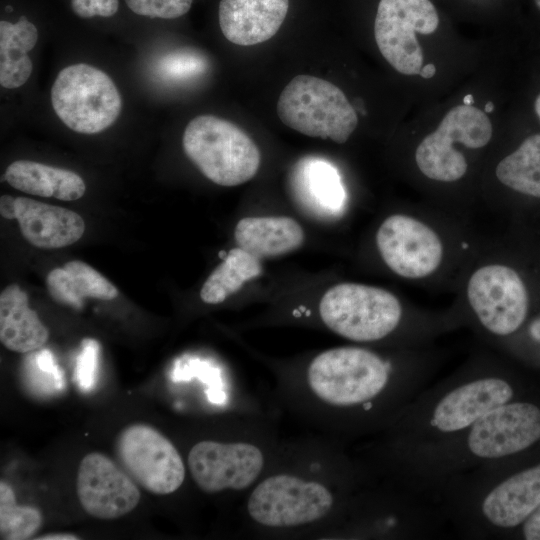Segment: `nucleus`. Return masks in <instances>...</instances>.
Listing matches in <instances>:
<instances>
[{
	"label": "nucleus",
	"instance_id": "c756f323",
	"mask_svg": "<svg viewBox=\"0 0 540 540\" xmlns=\"http://www.w3.org/2000/svg\"><path fill=\"white\" fill-rule=\"evenodd\" d=\"M125 2L137 15L175 19L190 10L193 0H125Z\"/></svg>",
	"mask_w": 540,
	"mask_h": 540
},
{
	"label": "nucleus",
	"instance_id": "2f4dec72",
	"mask_svg": "<svg viewBox=\"0 0 540 540\" xmlns=\"http://www.w3.org/2000/svg\"><path fill=\"white\" fill-rule=\"evenodd\" d=\"M73 12L81 18L111 17L117 13L118 0H71Z\"/></svg>",
	"mask_w": 540,
	"mask_h": 540
},
{
	"label": "nucleus",
	"instance_id": "9b49d317",
	"mask_svg": "<svg viewBox=\"0 0 540 540\" xmlns=\"http://www.w3.org/2000/svg\"><path fill=\"white\" fill-rule=\"evenodd\" d=\"M467 298L481 325L497 336L514 333L525 321L529 300L524 282L511 267L478 268L467 285Z\"/></svg>",
	"mask_w": 540,
	"mask_h": 540
},
{
	"label": "nucleus",
	"instance_id": "bb28decb",
	"mask_svg": "<svg viewBox=\"0 0 540 540\" xmlns=\"http://www.w3.org/2000/svg\"><path fill=\"white\" fill-rule=\"evenodd\" d=\"M41 512L28 505H18L12 487L0 481V538L3 540L30 539L41 527Z\"/></svg>",
	"mask_w": 540,
	"mask_h": 540
},
{
	"label": "nucleus",
	"instance_id": "6e6552de",
	"mask_svg": "<svg viewBox=\"0 0 540 540\" xmlns=\"http://www.w3.org/2000/svg\"><path fill=\"white\" fill-rule=\"evenodd\" d=\"M115 450L124 470L151 493L171 494L185 480L186 468L178 450L152 426H127L119 434Z\"/></svg>",
	"mask_w": 540,
	"mask_h": 540
},
{
	"label": "nucleus",
	"instance_id": "7ed1b4c3",
	"mask_svg": "<svg viewBox=\"0 0 540 540\" xmlns=\"http://www.w3.org/2000/svg\"><path fill=\"white\" fill-rule=\"evenodd\" d=\"M280 120L310 137L345 143L358 124L355 109L341 89L311 75L295 76L277 102Z\"/></svg>",
	"mask_w": 540,
	"mask_h": 540
},
{
	"label": "nucleus",
	"instance_id": "423d86ee",
	"mask_svg": "<svg viewBox=\"0 0 540 540\" xmlns=\"http://www.w3.org/2000/svg\"><path fill=\"white\" fill-rule=\"evenodd\" d=\"M58 118L71 130L96 134L110 127L122 110V99L104 71L78 63L63 68L51 88Z\"/></svg>",
	"mask_w": 540,
	"mask_h": 540
},
{
	"label": "nucleus",
	"instance_id": "f8f14e48",
	"mask_svg": "<svg viewBox=\"0 0 540 540\" xmlns=\"http://www.w3.org/2000/svg\"><path fill=\"white\" fill-rule=\"evenodd\" d=\"M187 461L194 482L209 494L247 489L265 467L262 449L247 441L203 440L190 449Z\"/></svg>",
	"mask_w": 540,
	"mask_h": 540
},
{
	"label": "nucleus",
	"instance_id": "9d476101",
	"mask_svg": "<svg viewBox=\"0 0 540 540\" xmlns=\"http://www.w3.org/2000/svg\"><path fill=\"white\" fill-rule=\"evenodd\" d=\"M462 433L464 450L470 458L495 461L512 456L540 440V408L511 400L486 413Z\"/></svg>",
	"mask_w": 540,
	"mask_h": 540
},
{
	"label": "nucleus",
	"instance_id": "ea45409f",
	"mask_svg": "<svg viewBox=\"0 0 540 540\" xmlns=\"http://www.w3.org/2000/svg\"><path fill=\"white\" fill-rule=\"evenodd\" d=\"M485 112L486 113H491L493 110H494V104L493 102L489 101L485 104V108H484Z\"/></svg>",
	"mask_w": 540,
	"mask_h": 540
},
{
	"label": "nucleus",
	"instance_id": "72a5a7b5",
	"mask_svg": "<svg viewBox=\"0 0 540 540\" xmlns=\"http://www.w3.org/2000/svg\"><path fill=\"white\" fill-rule=\"evenodd\" d=\"M0 213L6 219H16L15 198L10 195H3L0 198Z\"/></svg>",
	"mask_w": 540,
	"mask_h": 540
},
{
	"label": "nucleus",
	"instance_id": "aec40b11",
	"mask_svg": "<svg viewBox=\"0 0 540 540\" xmlns=\"http://www.w3.org/2000/svg\"><path fill=\"white\" fill-rule=\"evenodd\" d=\"M234 237L238 247L261 260L298 249L304 232L290 217H245L237 223Z\"/></svg>",
	"mask_w": 540,
	"mask_h": 540
},
{
	"label": "nucleus",
	"instance_id": "7c9ffc66",
	"mask_svg": "<svg viewBox=\"0 0 540 540\" xmlns=\"http://www.w3.org/2000/svg\"><path fill=\"white\" fill-rule=\"evenodd\" d=\"M99 344L93 339H85L75 368V379L83 391L93 388L98 367Z\"/></svg>",
	"mask_w": 540,
	"mask_h": 540
},
{
	"label": "nucleus",
	"instance_id": "473e14b6",
	"mask_svg": "<svg viewBox=\"0 0 540 540\" xmlns=\"http://www.w3.org/2000/svg\"><path fill=\"white\" fill-rule=\"evenodd\" d=\"M523 536L527 540H540V505L522 524Z\"/></svg>",
	"mask_w": 540,
	"mask_h": 540
},
{
	"label": "nucleus",
	"instance_id": "ddd939ff",
	"mask_svg": "<svg viewBox=\"0 0 540 540\" xmlns=\"http://www.w3.org/2000/svg\"><path fill=\"white\" fill-rule=\"evenodd\" d=\"M376 244L385 264L397 275L409 279L430 275L443 257L442 242L436 232L403 214L391 215L382 222Z\"/></svg>",
	"mask_w": 540,
	"mask_h": 540
},
{
	"label": "nucleus",
	"instance_id": "4be33fe9",
	"mask_svg": "<svg viewBox=\"0 0 540 540\" xmlns=\"http://www.w3.org/2000/svg\"><path fill=\"white\" fill-rule=\"evenodd\" d=\"M4 177L9 185L24 193L63 201L77 200L86 190L77 173L30 160L12 162Z\"/></svg>",
	"mask_w": 540,
	"mask_h": 540
},
{
	"label": "nucleus",
	"instance_id": "e433bc0d",
	"mask_svg": "<svg viewBox=\"0 0 540 540\" xmlns=\"http://www.w3.org/2000/svg\"><path fill=\"white\" fill-rule=\"evenodd\" d=\"M436 73V67L434 64L432 63H429V64H426L424 66H422L421 70H420V75L423 77V78H431L435 75Z\"/></svg>",
	"mask_w": 540,
	"mask_h": 540
},
{
	"label": "nucleus",
	"instance_id": "a878e982",
	"mask_svg": "<svg viewBox=\"0 0 540 540\" xmlns=\"http://www.w3.org/2000/svg\"><path fill=\"white\" fill-rule=\"evenodd\" d=\"M495 173L505 186L540 198V134L526 138L518 149L499 162Z\"/></svg>",
	"mask_w": 540,
	"mask_h": 540
},
{
	"label": "nucleus",
	"instance_id": "2eb2a0df",
	"mask_svg": "<svg viewBox=\"0 0 540 540\" xmlns=\"http://www.w3.org/2000/svg\"><path fill=\"white\" fill-rule=\"evenodd\" d=\"M514 397L510 382L496 375L473 378L443 393L427 413L428 426L440 434L462 433L486 413Z\"/></svg>",
	"mask_w": 540,
	"mask_h": 540
},
{
	"label": "nucleus",
	"instance_id": "1a4fd4ad",
	"mask_svg": "<svg viewBox=\"0 0 540 540\" xmlns=\"http://www.w3.org/2000/svg\"><path fill=\"white\" fill-rule=\"evenodd\" d=\"M438 25L439 17L430 0H380L374 35L381 54L395 70L417 75L423 52L416 33L431 34Z\"/></svg>",
	"mask_w": 540,
	"mask_h": 540
},
{
	"label": "nucleus",
	"instance_id": "f3484780",
	"mask_svg": "<svg viewBox=\"0 0 540 540\" xmlns=\"http://www.w3.org/2000/svg\"><path fill=\"white\" fill-rule=\"evenodd\" d=\"M540 505V464L495 482L480 498L479 514L499 529L522 525Z\"/></svg>",
	"mask_w": 540,
	"mask_h": 540
},
{
	"label": "nucleus",
	"instance_id": "393cba45",
	"mask_svg": "<svg viewBox=\"0 0 540 540\" xmlns=\"http://www.w3.org/2000/svg\"><path fill=\"white\" fill-rule=\"evenodd\" d=\"M261 273L260 259L240 247L233 248L209 275L201 288L200 297L207 304L221 303L245 282Z\"/></svg>",
	"mask_w": 540,
	"mask_h": 540
},
{
	"label": "nucleus",
	"instance_id": "c85d7f7f",
	"mask_svg": "<svg viewBox=\"0 0 540 540\" xmlns=\"http://www.w3.org/2000/svg\"><path fill=\"white\" fill-rule=\"evenodd\" d=\"M207 61L200 53L190 49H179L162 56L157 65L158 75L168 81L195 78L205 72Z\"/></svg>",
	"mask_w": 540,
	"mask_h": 540
},
{
	"label": "nucleus",
	"instance_id": "f257e3e1",
	"mask_svg": "<svg viewBox=\"0 0 540 540\" xmlns=\"http://www.w3.org/2000/svg\"><path fill=\"white\" fill-rule=\"evenodd\" d=\"M390 365L365 348L344 346L318 354L309 364L306 384L321 403L338 409L366 408L392 384Z\"/></svg>",
	"mask_w": 540,
	"mask_h": 540
},
{
	"label": "nucleus",
	"instance_id": "39448f33",
	"mask_svg": "<svg viewBox=\"0 0 540 540\" xmlns=\"http://www.w3.org/2000/svg\"><path fill=\"white\" fill-rule=\"evenodd\" d=\"M324 324L334 333L356 342L378 341L399 325L402 307L391 292L358 283L328 289L319 304Z\"/></svg>",
	"mask_w": 540,
	"mask_h": 540
},
{
	"label": "nucleus",
	"instance_id": "cd10ccee",
	"mask_svg": "<svg viewBox=\"0 0 540 540\" xmlns=\"http://www.w3.org/2000/svg\"><path fill=\"white\" fill-rule=\"evenodd\" d=\"M27 385L39 394L52 395L64 387L63 375L47 349L29 352L24 361Z\"/></svg>",
	"mask_w": 540,
	"mask_h": 540
},
{
	"label": "nucleus",
	"instance_id": "0eeeda50",
	"mask_svg": "<svg viewBox=\"0 0 540 540\" xmlns=\"http://www.w3.org/2000/svg\"><path fill=\"white\" fill-rule=\"evenodd\" d=\"M491 137L492 125L483 111L474 106H456L445 115L438 128L418 145L416 164L430 179L442 182L459 180L467 171V162L454 144L477 149L488 144Z\"/></svg>",
	"mask_w": 540,
	"mask_h": 540
},
{
	"label": "nucleus",
	"instance_id": "58836bf2",
	"mask_svg": "<svg viewBox=\"0 0 540 540\" xmlns=\"http://www.w3.org/2000/svg\"><path fill=\"white\" fill-rule=\"evenodd\" d=\"M535 111H536L537 116L540 119V94L537 96L535 100Z\"/></svg>",
	"mask_w": 540,
	"mask_h": 540
},
{
	"label": "nucleus",
	"instance_id": "a19ab883",
	"mask_svg": "<svg viewBox=\"0 0 540 540\" xmlns=\"http://www.w3.org/2000/svg\"><path fill=\"white\" fill-rule=\"evenodd\" d=\"M534 1L536 3L537 7L540 9V0H534Z\"/></svg>",
	"mask_w": 540,
	"mask_h": 540
},
{
	"label": "nucleus",
	"instance_id": "a211bd4d",
	"mask_svg": "<svg viewBox=\"0 0 540 540\" xmlns=\"http://www.w3.org/2000/svg\"><path fill=\"white\" fill-rule=\"evenodd\" d=\"M288 7L289 0H221L220 29L236 45H256L278 32Z\"/></svg>",
	"mask_w": 540,
	"mask_h": 540
},
{
	"label": "nucleus",
	"instance_id": "4468645a",
	"mask_svg": "<svg viewBox=\"0 0 540 540\" xmlns=\"http://www.w3.org/2000/svg\"><path fill=\"white\" fill-rule=\"evenodd\" d=\"M76 491L84 511L102 520L132 512L141 498L132 477L100 452L89 453L80 461Z\"/></svg>",
	"mask_w": 540,
	"mask_h": 540
},
{
	"label": "nucleus",
	"instance_id": "f704fd0d",
	"mask_svg": "<svg viewBox=\"0 0 540 540\" xmlns=\"http://www.w3.org/2000/svg\"><path fill=\"white\" fill-rule=\"evenodd\" d=\"M36 540H77L79 537L72 533L65 532H55L47 533L38 537H35Z\"/></svg>",
	"mask_w": 540,
	"mask_h": 540
},
{
	"label": "nucleus",
	"instance_id": "4c0bfd02",
	"mask_svg": "<svg viewBox=\"0 0 540 540\" xmlns=\"http://www.w3.org/2000/svg\"><path fill=\"white\" fill-rule=\"evenodd\" d=\"M474 103V98L471 94H467L464 98H463V105H467V106H472Z\"/></svg>",
	"mask_w": 540,
	"mask_h": 540
},
{
	"label": "nucleus",
	"instance_id": "dca6fc26",
	"mask_svg": "<svg viewBox=\"0 0 540 540\" xmlns=\"http://www.w3.org/2000/svg\"><path fill=\"white\" fill-rule=\"evenodd\" d=\"M289 187L295 204L315 220L332 221L343 213L346 192L341 176L325 158L299 159L290 171Z\"/></svg>",
	"mask_w": 540,
	"mask_h": 540
},
{
	"label": "nucleus",
	"instance_id": "20e7f679",
	"mask_svg": "<svg viewBox=\"0 0 540 540\" xmlns=\"http://www.w3.org/2000/svg\"><path fill=\"white\" fill-rule=\"evenodd\" d=\"M335 502L334 493L323 482L278 473L256 484L247 499L246 511L263 528H297L327 517Z\"/></svg>",
	"mask_w": 540,
	"mask_h": 540
},
{
	"label": "nucleus",
	"instance_id": "412c9836",
	"mask_svg": "<svg viewBox=\"0 0 540 540\" xmlns=\"http://www.w3.org/2000/svg\"><path fill=\"white\" fill-rule=\"evenodd\" d=\"M49 338L47 327L29 307L28 296L11 284L0 294V341L8 349L29 353L41 349Z\"/></svg>",
	"mask_w": 540,
	"mask_h": 540
},
{
	"label": "nucleus",
	"instance_id": "b1692460",
	"mask_svg": "<svg viewBox=\"0 0 540 540\" xmlns=\"http://www.w3.org/2000/svg\"><path fill=\"white\" fill-rule=\"evenodd\" d=\"M38 39L36 26L25 16L16 23L0 22V84L15 89L27 82L33 65L28 52Z\"/></svg>",
	"mask_w": 540,
	"mask_h": 540
},
{
	"label": "nucleus",
	"instance_id": "c9c22d12",
	"mask_svg": "<svg viewBox=\"0 0 540 540\" xmlns=\"http://www.w3.org/2000/svg\"><path fill=\"white\" fill-rule=\"evenodd\" d=\"M529 333L534 340L540 342V317L531 322Z\"/></svg>",
	"mask_w": 540,
	"mask_h": 540
},
{
	"label": "nucleus",
	"instance_id": "5701e85b",
	"mask_svg": "<svg viewBox=\"0 0 540 540\" xmlns=\"http://www.w3.org/2000/svg\"><path fill=\"white\" fill-rule=\"evenodd\" d=\"M46 285L54 300L74 308H81L84 298L112 300L118 296V290L109 280L79 260L51 270Z\"/></svg>",
	"mask_w": 540,
	"mask_h": 540
},
{
	"label": "nucleus",
	"instance_id": "f03ea898",
	"mask_svg": "<svg viewBox=\"0 0 540 540\" xmlns=\"http://www.w3.org/2000/svg\"><path fill=\"white\" fill-rule=\"evenodd\" d=\"M182 145L200 172L221 186L249 181L260 166V151L248 134L214 115L193 118L184 130Z\"/></svg>",
	"mask_w": 540,
	"mask_h": 540
},
{
	"label": "nucleus",
	"instance_id": "6ab92c4d",
	"mask_svg": "<svg viewBox=\"0 0 540 540\" xmlns=\"http://www.w3.org/2000/svg\"><path fill=\"white\" fill-rule=\"evenodd\" d=\"M15 208L23 237L37 248L66 247L84 234V220L70 209L27 197H16Z\"/></svg>",
	"mask_w": 540,
	"mask_h": 540
}]
</instances>
